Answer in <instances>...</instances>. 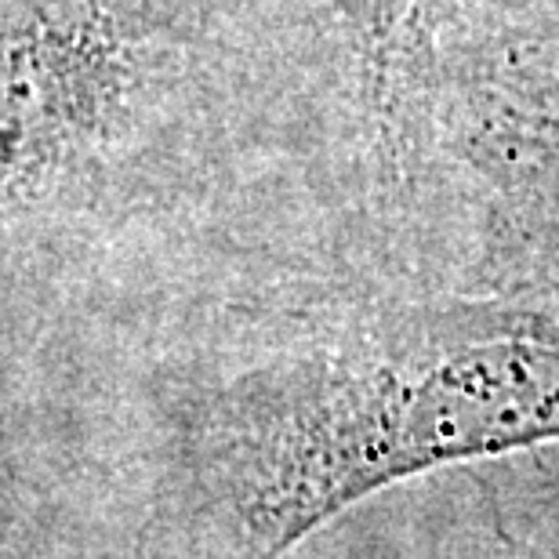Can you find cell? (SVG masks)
I'll return each instance as SVG.
<instances>
[{
  "label": "cell",
  "instance_id": "1",
  "mask_svg": "<svg viewBox=\"0 0 559 559\" xmlns=\"http://www.w3.org/2000/svg\"><path fill=\"white\" fill-rule=\"evenodd\" d=\"M233 284L182 342L178 473L218 559H284L436 468L559 443V306L331 240Z\"/></svg>",
  "mask_w": 559,
  "mask_h": 559
},
{
  "label": "cell",
  "instance_id": "2",
  "mask_svg": "<svg viewBox=\"0 0 559 559\" xmlns=\"http://www.w3.org/2000/svg\"><path fill=\"white\" fill-rule=\"evenodd\" d=\"M273 98L237 0H4L8 265L265 207Z\"/></svg>",
  "mask_w": 559,
  "mask_h": 559
},
{
  "label": "cell",
  "instance_id": "3",
  "mask_svg": "<svg viewBox=\"0 0 559 559\" xmlns=\"http://www.w3.org/2000/svg\"><path fill=\"white\" fill-rule=\"evenodd\" d=\"M270 76L280 182L301 207L393 226L415 204L432 109L465 62L559 0H237Z\"/></svg>",
  "mask_w": 559,
  "mask_h": 559
},
{
  "label": "cell",
  "instance_id": "4",
  "mask_svg": "<svg viewBox=\"0 0 559 559\" xmlns=\"http://www.w3.org/2000/svg\"><path fill=\"white\" fill-rule=\"evenodd\" d=\"M527 273L559 306V222L534 240V248L527 254Z\"/></svg>",
  "mask_w": 559,
  "mask_h": 559
}]
</instances>
